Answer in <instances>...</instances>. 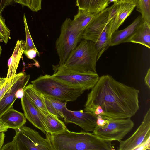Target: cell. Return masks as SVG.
I'll return each mask as SVG.
<instances>
[{"label": "cell", "mask_w": 150, "mask_h": 150, "mask_svg": "<svg viewBox=\"0 0 150 150\" xmlns=\"http://www.w3.org/2000/svg\"><path fill=\"white\" fill-rule=\"evenodd\" d=\"M139 91L109 75L99 77L88 94L85 111L113 119L131 118L139 109Z\"/></svg>", "instance_id": "obj_1"}, {"label": "cell", "mask_w": 150, "mask_h": 150, "mask_svg": "<svg viewBox=\"0 0 150 150\" xmlns=\"http://www.w3.org/2000/svg\"><path fill=\"white\" fill-rule=\"evenodd\" d=\"M49 137L54 150H113L112 141L102 139L92 133L74 132L67 128L50 134Z\"/></svg>", "instance_id": "obj_2"}, {"label": "cell", "mask_w": 150, "mask_h": 150, "mask_svg": "<svg viewBox=\"0 0 150 150\" xmlns=\"http://www.w3.org/2000/svg\"><path fill=\"white\" fill-rule=\"evenodd\" d=\"M71 52L59 69L82 72L97 73L96 63L98 53L95 42L83 39Z\"/></svg>", "instance_id": "obj_3"}, {"label": "cell", "mask_w": 150, "mask_h": 150, "mask_svg": "<svg viewBox=\"0 0 150 150\" xmlns=\"http://www.w3.org/2000/svg\"><path fill=\"white\" fill-rule=\"evenodd\" d=\"M31 82L44 96L64 102L75 101L85 91L59 81L52 75L41 76Z\"/></svg>", "instance_id": "obj_4"}, {"label": "cell", "mask_w": 150, "mask_h": 150, "mask_svg": "<svg viewBox=\"0 0 150 150\" xmlns=\"http://www.w3.org/2000/svg\"><path fill=\"white\" fill-rule=\"evenodd\" d=\"M15 130L12 141L3 146L0 150H54L49 133L45 134V139L38 132L24 125Z\"/></svg>", "instance_id": "obj_5"}, {"label": "cell", "mask_w": 150, "mask_h": 150, "mask_svg": "<svg viewBox=\"0 0 150 150\" xmlns=\"http://www.w3.org/2000/svg\"><path fill=\"white\" fill-rule=\"evenodd\" d=\"M83 33L78 29L73 20L66 18L62 25L60 35L55 43L59 59L57 66L61 67L64 64L71 52L83 39Z\"/></svg>", "instance_id": "obj_6"}, {"label": "cell", "mask_w": 150, "mask_h": 150, "mask_svg": "<svg viewBox=\"0 0 150 150\" xmlns=\"http://www.w3.org/2000/svg\"><path fill=\"white\" fill-rule=\"evenodd\" d=\"M104 117L105 120L103 124L96 125L92 133L104 140L119 142L134 126V123L131 118L113 119Z\"/></svg>", "instance_id": "obj_7"}, {"label": "cell", "mask_w": 150, "mask_h": 150, "mask_svg": "<svg viewBox=\"0 0 150 150\" xmlns=\"http://www.w3.org/2000/svg\"><path fill=\"white\" fill-rule=\"evenodd\" d=\"M52 75L56 79L69 85L81 88L84 90L91 89L99 77L97 73L82 72L59 69L55 66Z\"/></svg>", "instance_id": "obj_8"}, {"label": "cell", "mask_w": 150, "mask_h": 150, "mask_svg": "<svg viewBox=\"0 0 150 150\" xmlns=\"http://www.w3.org/2000/svg\"><path fill=\"white\" fill-rule=\"evenodd\" d=\"M150 108L134 133L129 138L119 141V150H136L142 144L150 139Z\"/></svg>", "instance_id": "obj_9"}, {"label": "cell", "mask_w": 150, "mask_h": 150, "mask_svg": "<svg viewBox=\"0 0 150 150\" xmlns=\"http://www.w3.org/2000/svg\"><path fill=\"white\" fill-rule=\"evenodd\" d=\"M62 113L65 123L75 124L85 131L93 132L97 125V116L91 112L81 110L73 111L65 107Z\"/></svg>", "instance_id": "obj_10"}, {"label": "cell", "mask_w": 150, "mask_h": 150, "mask_svg": "<svg viewBox=\"0 0 150 150\" xmlns=\"http://www.w3.org/2000/svg\"><path fill=\"white\" fill-rule=\"evenodd\" d=\"M110 7L96 13L84 30L83 39L95 42L103 31L107 28Z\"/></svg>", "instance_id": "obj_11"}, {"label": "cell", "mask_w": 150, "mask_h": 150, "mask_svg": "<svg viewBox=\"0 0 150 150\" xmlns=\"http://www.w3.org/2000/svg\"><path fill=\"white\" fill-rule=\"evenodd\" d=\"M30 78L29 75L25 72L9 88L0 101V118L13 105L19 95L22 97L24 89Z\"/></svg>", "instance_id": "obj_12"}, {"label": "cell", "mask_w": 150, "mask_h": 150, "mask_svg": "<svg viewBox=\"0 0 150 150\" xmlns=\"http://www.w3.org/2000/svg\"><path fill=\"white\" fill-rule=\"evenodd\" d=\"M21 101L24 114L26 119L44 134L47 133L41 118L40 110L24 92L21 98Z\"/></svg>", "instance_id": "obj_13"}, {"label": "cell", "mask_w": 150, "mask_h": 150, "mask_svg": "<svg viewBox=\"0 0 150 150\" xmlns=\"http://www.w3.org/2000/svg\"><path fill=\"white\" fill-rule=\"evenodd\" d=\"M144 21L141 15H139L125 28L115 31L111 36L110 46L130 42L131 39Z\"/></svg>", "instance_id": "obj_14"}, {"label": "cell", "mask_w": 150, "mask_h": 150, "mask_svg": "<svg viewBox=\"0 0 150 150\" xmlns=\"http://www.w3.org/2000/svg\"><path fill=\"white\" fill-rule=\"evenodd\" d=\"M118 4L116 14L108 25L107 33L110 40L112 34L118 30L136 7L135 5L129 3H123Z\"/></svg>", "instance_id": "obj_15"}, {"label": "cell", "mask_w": 150, "mask_h": 150, "mask_svg": "<svg viewBox=\"0 0 150 150\" xmlns=\"http://www.w3.org/2000/svg\"><path fill=\"white\" fill-rule=\"evenodd\" d=\"M24 114L11 107L1 117L0 119L9 128L14 130L19 129L26 122Z\"/></svg>", "instance_id": "obj_16"}, {"label": "cell", "mask_w": 150, "mask_h": 150, "mask_svg": "<svg viewBox=\"0 0 150 150\" xmlns=\"http://www.w3.org/2000/svg\"><path fill=\"white\" fill-rule=\"evenodd\" d=\"M25 41L22 40L17 41L13 54L8 61V68L6 80L12 78L16 74L20 59L25 50Z\"/></svg>", "instance_id": "obj_17"}, {"label": "cell", "mask_w": 150, "mask_h": 150, "mask_svg": "<svg viewBox=\"0 0 150 150\" xmlns=\"http://www.w3.org/2000/svg\"><path fill=\"white\" fill-rule=\"evenodd\" d=\"M40 112L47 133L50 134H56L67 128L64 123L56 116L49 113L43 112L40 110Z\"/></svg>", "instance_id": "obj_18"}, {"label": "cell", "mask_w": 150, "mask_h": 150, "mask_svg": "<svg viewBox=\"0 0 150 150\" xmlns=\"http://www.w3.org/2000/svg\"><path fill=\"white\" fill-rule=\"evenodd\" d=\"M79 10L98 13L108 6L109 0H76Z\"/></svg>", "instance_id": "obj_19"}, {"label": "cell", "mask_w": 150, "mask_h": 150, "mask_svg": "<svg viewBox=\"0 0 150 150\" xmlns=\"http://www.w3.org/2000/svg\"><path fill=\"white\" fill-rule=\"evenodd\" d=\"M24 92L39 109L43 112L49 113L46 107L44 95L36 90L32 84L25 87Z\"/></svg>", "instance_id": "obj_20"}, {"label": "cell", "mask_w": 150, "mask_h": 150, "mask_svg": "<svg viewBox=\"0 0 150 150\" xmlns=\"http://www.w3.org/2000/svg\"><path fill=\"white\" fill-rule=\"evenodd\" d=\"M130 42L141 44L150 48V24L144 21L139 27Z\"/></svg>", "instance_id": "obj_21"}, {"label": "cell", "mask_w": 150, "mask_h": 150, "mask_svg": "<svg viewBox=\"0 0 150 150\" xmlns=\"http://www.w3.org/2000/svg\"><path fill=\"white\" fill-rule=\"evenodd\" d=\"M44 96L46 107L49 113L58 118H63L62 110L66 107L67 102Z\"/></svg>", "instance_id": "obj_22"}, {"label": "cell", "mask_w": 150, "mask_h": 150, "mask_svg": "<svg viewBox=\"0 0 150 150\" xmlns=\"http://www.w3.org/2000/svg\"><path fill=\"white\" fill-rule=\"evenodd\" d=\"M96 13L79 10L78 13L74 16L73 20V22L79 30L84 32L86 27Z\"/></svg>", "instance_id": "obj_23"}, {"label": "cell", "mask_w": 150, "mask_h": 150, "mask_svg": "<svg viewBox=\"0 0 150 150\" xmlns=\"http://www.w3.org/2000/svg\"><path fill=\"white\" fill-rule=\"evenodd\" d=\"M107 27L101 33L95 42V47L98 53L97 61L110 46V40L107 33Z\"/></svg>", "instance_id": "obj_24"}, {"label": "cell", "mask_w": 150, "mask_h": 150, "mask_svg": "<svg viewBox=\"0 0 150 150\" xmlns=\"http://www.w3.org/2000/svg\"><path fill=\"white\" fill-rule=\"evenodd\" d=\"M136 7L144 21L150 24V0H139Z\"/></svg>", "instance_id": "obj_25"}, {"label": "cell", "mask_w": 150, "mask_h": 150, "mask_svg": "<svg viewBox=\"0 0 150 150\" xmlns=\"http://www.w3.org/2000/svg\"><path fill=\"white\" fill-rule=\"evenodd\" d=\"M42 0H14L15 3L19 4L22 7L26 6L34 12H38L41 9Z\"/></svg>", "instance_id": "obj_26"}, {"label": "cell", "mask_w": 150, "mask_h": 150, "mask_svg": "<svg viewBox=\"0 0 150 150\" xmlns=\"http://www.w3.org/2000/svg\"><path fill=\"white\" fill-rule=\"evenodd\" d=\"M25 72H20L16 74L12 78L6 80L4 85L0 88V101L5 93L11 86L20 77L23 76Z\"/></svg>", "instance_id": "obj_27"}, {"label": "cell", "mask_w": 150, "mask_h": 150, "mask_svg": "<svg viewBox=\"0 0 150 150\" xmlns=\"http://www.w3.org/2000/svg\"><path fill=\"white\" fill-rule=\"evenodd\" d=\"M10 30L6 26L5 19L0 13V38L6 44L10 37Z\"/></svg>", "instance_id": "obj_28"}, {"label": "cell", "mask_w": 150, "mask_h": 150, "mask_svg": "<svg viewBox=\"0 0 150 150\" xmlns=\"http://www.w3.org/2000/svg\"><path fill=\"white\" fill-rule=\"evenodd\" d=\"M23 20L26 35V41L24 50H27L31 49H36L30 33L27 23L26 16L25 14L23 15Z\"/></svg>", "instance_id": "obj_29"}, {"label": "cell", "mask_w": 150, "mask_h": 150, "mask_svg": "<svg viewBox=\"0 0 150 150\" xmlns=\"http://www.w3.org/2000/svg\"><path fill=\"white\" fill-rule=\"evenodd\" d=\"M23 53L29 59L34 60L36 55L40 56V54L37 49H31L27 50H24Z\"/></svg>", "instance_id": "obj_30"}, {"label": "cell", "mask_w": 150, "mask_h": 150, "mask_svg": "<svg viewBox=\"0 0 150 150\" xmlns=\"http://www.w3.org/2000/svg\"><path fill=\"white\" fill-rule=\"evenodd\" d=\"M139 2V0H114V3L117 4L123 3H129L134 5L136 7L138 5Z\"/></svg>", "instance_id": "obj_31"}, {"label": "cell", "mask_w": 150, "mask_h": 150, "mask_svg": "<svg viewBox=\"0 0 150 150\" xmlns=\"http://www.w3.org/2000/svg\"><path fill=\"white\" fill-rule=\"evenodd\" d=\"M144 81L145 84L149 89L150 88V68L147 71L145 77Z\"/></svg>", "instance_id": "obj_32"}, {"label": "cell", "mask_w": 150, "mask_h": 150, "mask_svg": "<svg viewBox=\"0 0 150 150\" xmlns=\"http://www.w3.org/2000/svg\"><path fill=\"white\" fill-rule=\"evenodd\" d=\"M5 137L4 132L2 131L0 132V150L3 146Z\"/></svg>", "instance_id": "obj_33"}, {"label": "cell", "mask_w": 150, "mask_h": 150, "mask_svg": "<svg viewBox=\"0 0 150 150\" xmlns=\"http://www.w3.org/2000/svg\"><path fill=\"white\" fill-rule=\"evenodd\" d=\"M8 129H9L8 127L0 119V132H6Z\"/></svg>", "instance_id": "obj_34"}, {"label": "cell", "mask_w": 150, "mask_h": 150, "mask_svg": "<svg viewBox=\"0 0 150 150\" xmlns=\"http://www.w3.org/2000/svg\"><path fill=\"white\" fill-rule=\"evenodd\" d=\"M6 81V78L0 77V88L4 85Z\"/></svg>", "instance_id": "obj_35"}, {"label": "cell", "mask_w": 150, "mask_h": 150, "mask_svg": "<svg viewBox=\"0 0 150 150\" xmlns=\"http://www.w3.org/2000/svg\"><path fill=\"white\" fill-rule=\"evenodd\" d=\"M1 51H2L1 47V46L0 45V56L1 53Z\"/></svg>", "instance_id": "obj_36"}]
</instances>
